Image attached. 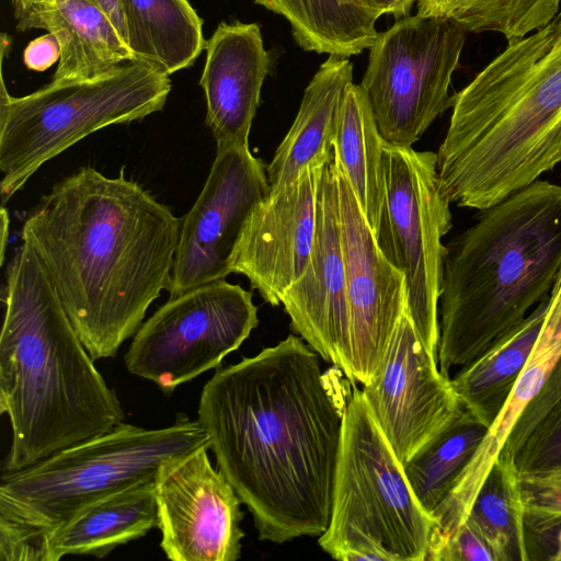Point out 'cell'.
Returning a JSON list of instances; mask_svg holds the SVG:
<instances>
[{"label": "cell", "instance_id": "1", "mask_svg": "<svg viewBox=\"0 0 561 561\" xmlns=\"http://www.w3.org/2000/svg\"><path fill=\"white\" fill-rule=\"evenodd\" d=\"M320 357L290 334L218 368L201 392L197 420L260 540L320 537L330 524L352 390Z\"/></svg>", "mask_w": 561, "mask_h": 561}, {"label": "cell", "instance_id": "2", "mask_svg": "<svg viewBox=\"0 0 561 561\" xmlns=\"http://www.w3.org/2000/svg\"><path fill=\"white\" fill-rule=\"evenodd\" d=\"M181 222L136 181L83 167L28 214L33 244L93 360L114 357L171 284Z\"/></svg>", "mask_w": 561, "mask_h": 561}, {"label": "cell", "instance_id": "3", "mask_svg": "<svg viewBox=\"0 0 561 561\" xmlns=\"http://www.w3.org/2000/svg\"><path fill=\"white\" fill-rule=\"evenodd\" d=\"M7 271L0 335V413L12 438L2 473L27 468L124 422L31 241Z\"/></svg>", "mask_w": 561, "mask_h": 561}, {"label": "cell", "instance_id": "4", "mask_svg": "<svg viewBox=\"0 0 561 561\" xmlns=\"http://www.w3.org/2000/svg\"><path fill=\"white\" fill-rule=\"evenodd\" d=\"M437 156L451 203L486 209L561 163V16L507 47L454 94Z\"/></svg>", "mask_w": 561, "mask_h": 561}, {"label": "cell", "instance_id": "5", "mask_svg": "<svg viewBox=\"0 0 561 561\" xmlns=\"http://www.w3.org/2000/svg\"><path fill=\"white\" fill-rule=\"evenodd\" d=\"M480 211L446 245L438 340L446 377L548 298L561 271V185L538 180Z\"/></svg>", "mask_w": 561, "mask_h": 561}, {"label": "cell", "instance_id": "6", "mask_svg": "<svg viewBox=\"0 0 561 561\" xmlns=\"http://www.w3.org/2000/svg\"><path fill=\"white\" fill-rule=\"evenodd\" d=\"M210 448L198 420L185 414L162 428L123 422L61 449L0 483V560L45 561L49 537L90 504L139 482L156 480L168 461Z\"/></svg>", "mask_w": 561, "mask_h": 561}, {"label": "cell", "instance_id": "7", "mask_svg": "<svg viewBox=\"0 0 561 561\" xmlns=\"http://www.w3.org/2000/svg\"><path fill=\"white\" fill-rule=\"evenodd\" d=\"M11 46L1 35L0 194L5 204L38 168L90 134L161 111L171 91L169 75L140 61L101 76L50 82L24 95L9 94L3 65Z\"/></svg>", "mask_w": 561, "mask_h": 561}, {"label": "cell", "instance_id": "8", "mask_svg": "<svg viewBox=\"0 0 561 561\" xmlns=\"http://www.w3.org/2000/svg\"><path fill=\"white\" fill-rule=\"evenodd\" d=\"M435 519L353 386L342 432L331 519L319 545L343 561H424Z\"/></svg>", "mask_w": 561, "mask_h": 561}, {"label": "cell", "instance_id": "9", "mask_svg": "<svg viewBox=\"0 0 561 561\" xmlns=\"http://www.w3.org/2000/svg\"><path fill=\"white\" fill-rule=\"evenodd\" d=\"M385 194L377 245L405 278L407 308L428 350L438 358L442 294L451 202L443 191L437 156L383 141Z\"/></svg>", "mask_w": 561, "mask_h": 561}, {"label": "cell", "instance_id": "10", "mask_svg": "<svg viewBox=\"0 0 561 561\" xmlns=\"http://www.w3.org/2000/svg\"><path fill=\"white\" fill-rule=\"evenodd\" d=\"M466 33L451 20L420 14L378 33L360 87L385 142L411 147L453 106L448 90Z\"/></svg>", "mask_w": 561, "mask_h": 561}, {"label": "cell", "instance_id": "11", "mask_svg": "<svg viewBox=\"0 0 561 561\" xmlns=\"http://www.w3.org/2000/svg\"><path fill=\"white\" fill-rule=\"evenodd\" d=\"M257 325L250 291L225 279L211 282L169 297L141 323L124 356L125 366L170 396L220 366Z\"/></svg>", "mask_w": 561, "mask_h": 561}, {"label": "cell", "instance_id": "12", "mask_svg": "<svg viewBox=\"0 0 561 561\" xmlns=\"http://www.w3.org/2000/svg\"><path fill=\"white\" fill-rule=\"evenodd\" d=\"M270 191L266 167L249 147L217 148L205 185L181 224L170 297L231 273L230 256L244 222Z\"/></svg>", "mask_w": 561, "mask_h": 561}, {"label": "cell", "instance_id": "13", "mask_svg": "<svg viewBox=\"0 0 561 561\" xmlns=\"http://www.w3.org/2000/svg\"><path fill=\"white\" fill-rule=\"evenodd\" d=\"M368 408L404 466L460 412L449 377L416 331L405 307L379 369L362 389Z\"/></svg>", "mask_w": 561, "mask_h": 561}, {"label": "cell", "instance_id": "14", "mask_svg": "<svg viewBox=\"0 0 561 561\" xmlns=\"http://www.w3.org/2000/svg\"><path fill=\"white\" fill-rule=\"evenodd\" d=\"M207 446L168 461L156 479L160 547L172 561H236L241 557V500L214 468Z\"/></svg>", "mask_w": 561, "mask_h": 561}, {"label": "cell", "instance_id": "15", "mask_svg": "<svg viewBox=\"0 0 561 561\" xmlns=\"http://www.w3.org/2000/svg\"><path fill=\"white\" fill-rule=\"evenodd\" d=\"M334 164L350 311L352 385L364 387L379 369L407 307L405 278L379 250L345 175Z\"/></svg>", "mask_w": 561, "mask_h": 561}, {"label": "cell", "instance_id": "16", "mask_svg": "<svg viewBox=\"0 0 561 561\" xmlns=\"http://www.w3.org/2000/svg\"><path fill=\"white\" fill-rule=\"evenodd\" d=\"M332 159L307 164L298 178L276 190L250 213L229 261L231 273L248 277L272 306L302 275L312 252L321 176Z\"/></svg>", "mask_w": 561, "mask_h": 561}, {"label": "cell", "instance_id": "17", "mask_svg": "<svg viewBox=\"0 0 561 561\" xmlns=\"http://www.w3.org/2000/svg\"><path fill=\"white\" fill-rule=\"evenodd\" d=\"M280 304L291 329L352 383L350 311L333 160L324 167L320 181L309 263Z\"/></svg>", "mask_w": 561, "mask_h": 561}, {"label": "cell", "instance_id": "18", "mask_svg": "<svg viewBox=\"0 0 561 561\" xmlns=\"http://www.w3.org/2000/svg\"><path fill=\"white\" fill-rule=\"evenodd\" d=\"M206 60L199 80L206 100V124L217 142L249 147V135L270 72L256 23L221 22L205 44Z\"/></svg>", "mask_w": 561, "mask_h": 561}, {"label": "cell", "instance_id": "19", "mask_svg": "<svg viewBox=\"0 0 561 561\" xmlns=\"http://www.w3.org/2000/svg\"><path fill=\"white\" fill-rule=\"evenodd\" d=\"M56 36L60 58L51 82L85 80L135 61L110 15L92 0H43L18 20L16 30Z\"/></svg>", "mask_w": 561, "mask_h": 561}, {"label": "cell", "instance_id": "20", "mask_svg": "<svg viewBox=\"0 0 561 561\" xmlns=\"http://www.w3.org/2000/svg\"><path fill=\"white\" fill-rule=\"evenodd\" d=\"M561 356V320L546 313L531 355L518 377L505 405L489 427L472 460L454 489L433 514V534L438 539L449 538L467 518L472 501L499 457L514 424L539 391Z\"/></svg>", "mask_w": 561, "mask_h": 561}, {"label": "cell", "instance_id": "21", "mask_svg": "<svg viewBox=\"0 0 561 561\" xmlns=\"http://www.w3.org/2000/svg\"><path fill=\"white\" fill-rule=\"evenodd\" d=\"M351 82L350 59L329 55L305 89L296 118L266 167L271 191L294 182L312 161L333 158L341 102Z\"/></svg>", "mask_w": 561, "mask_h": 561}, {"label": "cell", "instance_id": "22", "mask_svg": "<svg viewBox=\"0 0 561 561\" xmlns=\"http://www.w3.org/2000/svg\"><path fill=\"white\" fill-rule=\"evenodd\" d=\"M158 525L156 480L139 482L90 504L58 528L47 540L45 561L103 558Z\"/></svg>", "mask_w": 561, "mask_h": 561}, {"label": "cell", "instance_id": "23", "mask_svg": "<svg viewBox=\"0 0 561 561\" xmlns=\"http://www.w3.org/2000/svg\"><path fill=\"white\" fill-rule=\"evenodd\" d=\"M135 61L172 75L194 64L206 41L188 0H118Z\"/></svg>", "mask_w": 561, "mask_h": 561}, {"label": "cell", "instance_id": "24", "mask_svg": "<svg viewBox=\"0 0 561 561\" xmlns=\"http://www.w3.org/2000/svg\"><path fill=\"white\" fill-rule=\"evenodd\" d=\"M548 300L549 297L450 378L462 407L488 427L502 411L531 355L546 318Z\"/></svg>", "mask_w": 561, "mask_h": 561}, {"label": "cell", "instance_id": "25", "mask_svg": "<svg viewBox=\"0 0 561 561\" xmlns=\"http://www.w3.org/2000/svg\"><path fill=\"white\" fill-rule=\"evenodd\" d=\"M382 144L363 88L351 82L341 102L333 159L345 175L374 236L385 194Z\"/></svg>", "mask_w": 561, "mask_h": 561}, {"label": "cell", "instance_id": "26", "mask_svg": "<svg viewBox=\"0 0 561 561\" xmlns=\"http://www.w3.org/2000/svg\"><path fill=\"white\" fill-rule=\"evenodd\" d=\"M284 16L295 42L306 51L342 57L369 48L378 32L376 19L359 0H253Z\"/></svg>", "mask_w": 561, "mask_h": 561}, {"label": "cell", "instance_id": "27", "mask_svg": "<svg viewBox=\"0 0 561 561\" xmlns=\"http://www.w3.org/2000/svg\"><path fill=\"white\" fill-rule=\"evenodd\" d=\"M488 431L483 422L462 407L457 416L403 466L416 500L428 515L433 517L451 492Z\"/></svg>", "mask_w": 561, "mask_h": 561}, {"label": "cell", "instance_id": "28", "mask_svg": "<svg viewBox=\"0 0 561 561\" xmlns=\"http://www.w3.org/2000/svg\"><path fill=\"white\" fill-rule=\"evenodd\" d=\"M522 488L511 460H494L480 485L467 518L489 539L499 561H525Z\"/></svg>", "mask_w": 561, "mask_h": 561}, {"label": "cell", "instance_id": "29", "mask_svg": "<svg viewBox=\"0 0 561 561\" xmlns=\"http://www.w3.org/2000/svg\"><path fill=\"white\" fill-rule=\"evenodd\" d=\"M561 0H419L417 13L451 20L466 32H496L508 42L550 23Z\"/></svg>", "mask_w": 561, "mask_h": 561}, {"label": "cell", "instance_id": "30", "mask_svg": "<svg viewBox=\"0 0 561 561\" xmlns=\"http://www.w3.org/2000/svg\"><path fill=\"white\" fill-rule=\"evenodd\" d=\"M507 457L526 497L561 496V394L545 410Z\"/></svg>", "mask_w": 561, "mask_h": 561}, {"label": "cell", "instance_id": "31", "mask_svg": "<svg viewBox=\"0 0 561 561\" xmlns=\"http://www.w3.org/2000/svg\"><path fill=\"white\" fill-rule=\"evenodd\" d=\"M523 504L525 561H561V496H523Z\"/></svg>", "mask_w": 561, "mask_h": 561}, {"label": "cell", "instance_id": "32", "mask_svg": "<svg viewBox=\"0 0 561 561\" xmlns=\"http://www.w3.org/2000/svg\"><path fill=\"white\" fill-rule=\"evenodd\" d=\"M435 561H499V557L484 534L466 518L443 546Z\"/></svg>", "mask_w": 561, "mask_h": 561}, {"label": "cell", "instance_id": "33", "mask_svg": "<svg viewBox=\"0 0 561 561\" xmlns=\"http://www.w3.org/2000/svg\"><path fill=\"white\" fill-rule=\"evenodd\" d=\"M60 58V45L55 35L46 33L25 47L23 61L28 70L45 71Z\"/></svg>", "mask_w": 561, "mask_h": 561}, {"label": "cell", "instance_id": "34", "mask_svg": "<svg viewBox=\"0 0 561 561\" xmlns=\"http://www.w3.org/2000/svg\"><path fill=\"white\" fill-rule=\"evenodd\" d=\"M419 0H359L363 8L376 20L382 14H392L397 20L409 16Z\"/></svg>", "mask_w": 561, "mask_h": 561}, {"label": "cell", "instance_id": "35", "mask_svg": "<svg viewBox=\"0 0 561 561\" xmlns=\"http://www.w3.org/2000/svg\"><path fill=\"white\" fill-rule=\"evenodd\" d=\"M96 2L113 20L116 27L125 38V26L123 16L121 13L119 2L118 0H92ZM126 41V39H125Z\"/></svg>", "mask_w": 561, "mask_h": 561}, {"label": "cell", "instance_id": "36", "mask_svg": "<svg viewBox=\"0 0 561 561\" xmlns=\"http://www.w3.org/2000/svg\"><path fill=\"white\" fill-rule=\"evenodd\" d=\"M548 311L561 318V271L549 295Z\"/></svg>", "mask_w": 561, "mask_h": 561}, {"label": "cell", "instance_id": "37", "mask_svg": "<svg viewBox=\"0 0 561 561\" xmlns=\"http://www.w3.org/2000/svg\"><path fill=\"white\" fill-rule=\"evenodd\" d=\"M0 225H1V238H0V264H3L4 261V254L5 249L8 244V237H9V215L8 210L5 209L4 205H1V211H0Z\"/></svg>", "mask_w": 561, "mask_h": 561}, {"label": "cell", "instance_id": "38", "mask_svg": "<svg viewBox=\"0 0 561 561\" xmlns=\"http://www.w3.org/2000/svg\"><path fill=\"white\" fill-rule=\"evenodd\" d=\"M41 1L43 0H11L15 19L21 20L34 4Z\"/></svg>", "mask_w": 561, "mask_h": 561}, {"label": "cell", "instance_id": "39", "mask_svg": "<svg viewBox=\"0 0 561 561\" xmlns=\"http://www.w3.org/2000/svg\"><path fill=\"white\" fill-rule=\"evenodd\" d=\"M558 15H560V16H561V10H560V12H559V14H558Z\"/></svg>", "mask_w": 561, "mask_h": 561}]
</instances>
